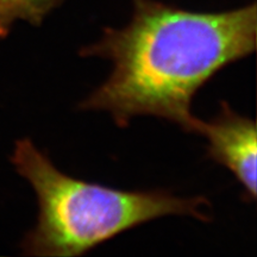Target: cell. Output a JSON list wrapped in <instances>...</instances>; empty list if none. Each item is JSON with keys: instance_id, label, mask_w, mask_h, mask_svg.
Here are the masks:
<instances>
[{"instance_id": "6da1fadb", "label": "cell", "mask_w": 257, "mask_h": 257, "mask_svg": "<svg viewBox=\"0 0 257 257\" xmlns=\"http://www.w3.org/2000/svg\"><path fill=\"white\" fill-rule=\"evenodd\" d=\"M121 29H106L81 55L112 62L106 81L85 99L82 110L105 111L119 126L153 115L199 134L193 113L197 92L224 67L256 49L255 3L224 12H193L154 0H135Z\"/></svg>"}, {"instance_id": "7a4b0ae2", "label": "cell", "mask_w": 257, "mask_h": 257, "mask_svg": "<svg viewBox=\"0 0 257 257\" xmlns=\"http://www.w3.org/2000/svg\"><path fill=\"white\" fill-rule=\"evenodd\" d=\"M17 172L37 197L36 225L23 249L31 256H80L157 218L176 214L208 220L210 201L170 192L123 191L64 174L30 140L17 142L12 156Z\"/></svg>"}, {"instance_id": "3957f363", "label": "cell", "mask_w": 257, "mask_h": 257, "mask_svg": "<svg viewBox=\"0 0 257 257\" xmlns=\"http://www.w3.org/2000/svg\"><path fill=\"white\" fill-rule=\"evenodd\" d=\"M199 135L207 140L208 157L227 168L243 186L249 200L257 193L255 121L234 112L223 102L220 111L210 121L202 120Z\"/></svg>"}, {"instance_id": "277c9868", "label": "cell", "mask_w": 257, "mask_h": 257, "mask_svg": "<svg viewBox=\"0 0 257 257\" xmlns=\"http://www.w3.org/2000/svg\"><path fill=\"white\" fill-rule=\"evenodd\" d=\"M63 0H0V17L6 22L23 19L38 25Z\"/></svg>"}, {"instance_id": "5b68a950", "label": "cell", "mask_w": 257, "mask_h": 257, "mask_svg": "<svg viewBox=\"0 0 257 257\" xmlns=\"http://www.w3.org/2000/svg\"><path fill=\"white\" fill-rule=\"evenodd\" d=\"M6 23H8V22H6L5 19H3L2 17H0V36L4 34V31L6 29Z\"/></svg>"}]
</instances>
